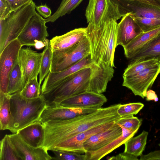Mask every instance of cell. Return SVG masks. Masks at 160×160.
<instances>
[{"mask_svg": "<svg viewBox=\"0 0 160 160\" xmlns=\"http://www.w3.org/2000/svg\"><path fill=\"white\" fill-rule=\"evenodd\" d=\"M120 104L101 108L88 114L63 121H50L43 124L45 137L42 147L47 150L58 143L93 127L115 121L120 117Z\"/></svg>", "mask_w": 160, "mask_h": 160, "instance_id": "6da1fadb", "label": "cell"}, {"mask_svg": "<svg viewBox=\"0 0 160 160\" xmlns=\"http://www.w3.org/2000/svg\"><path fill=\"white\" fill-rule=\"evenodd\" d=\"M118 26L117 21L112 19L99 27L88 24L86 28V36L89 43L91 58L95 63L104 62L115 67Z\"/></svg>", "mask_w": 160, "mask_h": 160, "instance_id": "7a4b0ae2", "label": "cell"}, {"mask_svg": "<svg viewBox=\"0 0 160 160\" xmlns=\"http://www.w3.org/2000/svg\"><path fill=\"white\" fill-rule=\"evenodd\" d=\"M10 116L7 129L13 133L40 121L42 112L48 106L43 96L28 98L20 93L11 95Z\"/></svg>", "mask_w": 160, "mask_h": 160, "instance_id": "3957f363", "label": "cell"}, {"mask_svg": "<svg viewBox=\"0 0 160 160\" xmlns=\"http://www.w3.org/2000/svg\"><path fill=\"white\" fill-rule=\"evenodd\" d=\"M90 67L72 74L50 91L41 94L49 106L58 105L64 100L87 91L91 75Z\"/></svg>", "mask_w": 160, "mask_h": 160, "instance_id": "277c9868", "label": "cell"}, {"mask_svg": "<svg viewBox=\"0 0 160 160\" xmlns=\"http://www.w3.org/2000/svg\"><path fill=\"white\" fill-rule=\"evenodd\" d=\"M36 7L32 1L0 20V53L9 43L17 39L36 12Z\"/></svg>", "mask_w": 160, "mask_h": 160, "instance_id": "5b68a950", "label": "cell"}, {"mask_svg": "<svg viewBox=\"0 0 160 160\" xmlns=\"http://www.w3.org/2000/svg\"><path fill=\"white\" fill-rule=\"evenodd\" d=\"M52 52L50 69L51 72L63 71L90 54L89 43L87 36L70 48Z\"/></svg>", "mask_w": 160, "mask_h": 160, "instance_id": "8992f818", "label": "cell"}, {"mask_svg": "<svg viewBox=\"0 0 160 160\" xmlns=\"http://www.w3.org/2000/svg\"><path fill=\"white\" fill-rule=\"evenodd\" d=\"M85 15L87 23L97 27L109 19L116 21L122 17L113 0H89Z\"/></svg>", "mask_w": 160, "mask_h": 160, "instance_id": "52a82bcc", "label": "cell"}, {"mask_svg": "<svg viewBox=\"0 0 160 160\" xmlns=\"http://www.w3.org/2000/svg\"><path fill=\"white\" fill-rule=\"evenodd\" d=\"M160 73V61L132 76L123 77L122 85L130 90L135 96L144 98Z\"/></svg>", "mask_w": 160, "mask_h": 160, "instance_id": "ba28073f", "label": "cell"}, {"mask_svg": "<svg viewBox=\"0 0 160 160\" xmlns=\"http://www.w3.org/2000/svg\"><path fill=\"white\" fill-rule=\"evenodd\" d=\"M45 19L35 12L17 39L22 46L34 47L38 41L45 42L49 34Z\"/></svg>", "mask_w": 160, "mask_h": 160, "instance_id": "9c48e42d", "label": "cell"}, {"mask_svg": "<svg viewBox=\"0 0 160 160\" xmlns=\"http://www.w3.org/2000/svg\"><path fill=\"white\" fill-rule=\"evenodd\" d=\"M22 46L16 39L9 43L0 53V91L4 93H7L9 76Z\"/></svg>", "mask_w": 160, "mask_h": 160, "instance_id": "30bf717a", "label": "cell"}, {"mask_svg": "<svg viewBox=\"0 0 160 160\" xmlns=\"http://www.w3.org/2000/svg\"><path fill=\"white\" fill-rule=\"evenodd\" d=\"M115 121L95 126L62 141L53 147L50 151H60L85 154L84 143L93 135L105 130L113 125Z\"/></svg>", "mask_w": 160, "mask_h": 160, "instance_id": "8fae6325", "label": "cell"}, {"mask_svg": "<svg viewBox=\"0 0 160 160\" xmlns=\"http://www.w3.org/2000/svg\"><path fill=\"white\" fill-rule=\"evenodd\" d=\"M113 0L117 4L122 17L129 13L133 18L160 19V8L158 7L135 0Z\"/></svg>", "mask_w": 160, "mask_h": 160, "instance_id": "7c38bea8", "label": "cell"}, {"mask_svg": "<svg viewBox=\"0 0 160 160\" xmlns=\"http://www.w3.org/2000/svg\"><path fill=\"white\" fill-rule=\"evenodd\" d=\"M42 55V52H37L29 48L22 47L20 50L17 61L26 84L38 77Z\"/></svg>", "mask_w": 160, "mask_h": 160, "instance_id": "4fadbf2b", "label": "cell"}, {"mask_svg": "<svg viewBox=\"0 0 160 160\" xmlns=\"http://www.w3.org/2000/svg\"><path fill=\"white\" fill-rule=\"evenodd\" d=\"M91 75L87 91L102 94L106 91L108 82L113 77L114 69L111 65L104 62L91 64Z\"/></svg>", "mask_w": 160, "mask_h": 160, "instance_id": "5bb4252c", "label": "cell"}, {"mask_svg": "<svg viewBox=\"0 0 160 160\" xmlns=\"http://www.w3.org/2000/svg\"><path fill=\"white\" fill-rule=\"evenodd\" d=\"M107 101V98L102 93L86 91L64 100L57 106L75 108L98 109L102 108Z\"/></svg>", "mask_w": 160, "mask_h": 160, "instance_id": "9a60e30c", "label": "cell"}, {"mask_svg": "<svg viewBox=\"0 0 160 160\" xmlns=\"http://www.w3.org/2000/svg\"><path fill=\"white\" fill-rule=\"evenodd\" d=\"M94 62L90 54L70 67L58 72H50L44 79L41 89V94L47 92L58 86L65 79L86 67H90Z\"/></svg>", "mask_w": 160, "mask_h": 160, "instance_id": "2e32d148", "label": "cell"}, {"mask_svg": "<svg viewBox=\"0 0 160 160\" xmlns=\"http://www.w3.org/2000/svg\"><path fill=\"white\" fill-rule=\"evenodd\" d=\"M98 110L48 106L41 114L40 121L43 124L50 121L66 120L93 112Z\"/></svg>", "mask_w": 160, "mask_h": 160, "instance_id": "e0dca14e", "label": "cell"}, {"mask_svg": "<svg viewBox=\"0 0 160 160\" xmlns=\"http://www.w3.org/2000/svg\"><path fill=\"white\" fill-rule=\"evenodd\" d=\"M21 160H50L52 157L43 148H35L26 143L17 133L9 135Z\"/></svg>", "mask_w": 160, "mask_h": 160, "instance_id": "ac0fdd59", "label": "cell"}, {"mask_svg": "<svg viewBox=\"0 0 160 160\" xmlns=\"http://www.w3.org/2000/svg\"><path fill=\"white\" fill-rule=\"evenodd\" d=\"M122 133L121 127L115 122L109 128L90 137L84 143V148L86 152L97 150L119 137Z\"/></svg>", "mask_w": 160, "mask_h": 160, "instance_id": "d6986e66", "label": "cell"}, {"mask_svg": "<svg viewBox=\"0 0 160 160\" xmlns=\"http://www.w3.org/2000/svg\"><path fill=\"white\" fill-rule=\"evenodd\" d=\"M142 32L134 18L129 13L126 14L118 23L117 46H126Z\"/></svg>", "mask_w": 160, "mask_h": 160, "instance_id": "ffe728a7", "label": "cell"}, {"mask_svg": "<svg viewBox=\"0 0 160 160\" xmlns=\"http://www.w3.org/2000/svg\"><path fill=\"white\" fill-rule=\"evenodd\" d=\"M86 36V28H77L62 35L55 36L49 42L52 51L64 50L73 47Z\"/></svg>", "mask_w": 160, "mask_h": 160, "instance_id": "44dd1931", "label": "cell"}, {"mask_svg": "<svg viewBox=\"0 0 160 160\" xmlns=\"http://www.w3.org/2000/svg\"><path fill=\"white\" fill-rule=\"evenodd\" d=\"M17 133L31 146L35 148L42 147L45 131L43 125L40 121L19 130Z\"/></svg>", "mask_w": 160, "mask_h": 160, "instance_id": "7402d4cb", "label": "cell"}, {"mask_svg": "<svg viewBox=\"0 0 160 160\" xmlns=\"http://www.w3.org/2000/svg\"><path fill=\"white\" fill-rule=\"evenodd\" d=\"M122 134L119 137L105 146L95 151H88L84 154L85 160H99L110 153L133 137L138 130L132 131L121 127Z\"/></svg>", "mask_w": 160, "mask_h": 160, "instance_id": "603a6c76", "label": "cell"}, {"mask_svg": "<svg viewBox=\"0 0 160 160\" xmlns=\"http://www.w3.org/2000/svg\"><path fill=\"white\" fill-rule=\"evenodd\" d=\"M160 33V27L141 33L128 44L123 47L126 57L130 60L144 45Z\"/></svg>", "mask_w": 160, "mask_h": 160, "instance_id": "cb8c5ba5", "label": "cell"}, {"mask_svg": "<svg viewBox=\"0 0 160 160\" xmlns=\"http://www.w3.org/2000/svg\"><path fill=\"white\" fill-rule=\"evenodd\" d=\"M154 58L160 59V33L144 45L130 60Z\"/></svg>", "mask_w": 160, "mask_h": 160, "instance_id": "d4e9b609", "label": "cell"}, {"mask_svg": "<svg viewBox=\"0 0 160 160\" xmlns=\"http://www.w3.org/2000/svg\"><path fill=\"white\" fill-rule=\"evenodd\" d=\"M148 135V132L143 131L138 135L130 138L124 144V152L137 157L141 156L145 148Z\"/></svg>", "mask_w": 160, "mask_h": 160, "instance_id": "484cf974", "label": "cell"}, {"mask_svg": "<svg viewBox=\"0 0 160 160\" xmlns=\"http://www.w3.org/2000/svg\"><path fill=\"white\" fill-rule=\"evenodd\" d=\"M26 84L17 61L9 76L7 94L12 95L16 93H20Z\"/></svg>", "mask_w": 160, "mask_h": 160, "instance_id": "4316f807", "label": "cell"}, {"mask_svg": "<svg viewBox=\"0 0 160 160\" xmlns=\"http://www.w3.org/2000/svg\"><path fill=\"white\" fill-rule=\"evenodd\" d=\"M0 160H21L12 142L9 135H6L0 142Z\"/></svg>", "mask_w": 160, "mask_h": 160, "instance_id": "83f0119b", "label": "cell"}, {"mask_svg": "<svg viewBox=\"0 0 160 160\" xmlns=\"http://www.w3.org/2000/svg\"><path fill=\"white\" fill-rule=\"evenodd\" d=\"M11 96L0 91V129L2 130L7 129L9 124Z\"/></svg>", "mask_w": 160, "mask_h": 160, "instance_id": "f1b7e54d", "label": "cell"}, {"mask_svg": "<svg viewBox=\"0 0 160 160\" xmlns=\"http://www.w3.org/2000/svg\"><path fill=\"white\" fill-rule=\"evenodd\" d=\"M83 0H62L56 11L50 17L45 19L46 22H53L59 18L70 13Z\"/></svg>", "mask_w": 160, "mask_h": 160, "instance_id": "f546056e", "label": "cell"}, {"mask_svg": "<svg viewBox=\"0 0 160 160\" xmlns=\"http://www.w3.org/2000/svg\"><path fill=\"white\" fill-rule=\"evenodd\" d=\"M160 61V59L152 58L131 61L124 70L123 77H127L153 65Z\"/></svg>", "mask_w": 160, "mask_h": 160, "instance_id": "4dcf8cb0", "label": "cell"}, {"mask_svg": "<svg viewBox=\"0 0 160 160\" xmlns=\"http://www.w3.org/2000/svg\"><path fill=\"white\" fill-rule=\"evenodd\" d=\"M52 53V50L49 42L42 52L39 73V83L40 86L43 80L50 72Z\"/></svg>", "mask_w": 160, "mask_h": 160, "instance_id": "1f68e13d", "label": "cell"}, {"mask_svg": "<svg viewBox=\"0 0 160 160\" xmlns=\"http://www.w3.org/2000/svg\"><path fill=\"white\" fill-rule=\"evenodd\" d=\"M41 86L38 77L29 81L20 92L22 95L28 98H38L41 95Z\"/></svg>", "mask_w": 160, "mask_h": 160, "instance_id": "d6a6232c", "label": "cell"}, {"mask_svg": "<svg viewBox=\"0 0 160 160\" xmlns=\"http://www.w3.org/2000/svg\"><path fill=\"white\" fill-rule=\"evenodd\" d=\"M144 106L143 103L140 102L120 104L117 112L121 117L133 115L138 114Z\"/></svg>", "mask_w": 160, "mask_h": 160, "instance_id": "836d02e7", "label": "cell"}, {"mask_svg": "<svg viewBox=\"0 0 160 160\" xmlns=\"http://www.w3.org/2000/svg\"><path fill=\"white\" fill-rule=\"evenodd\" d=\"M115 122L121 127L134 131L138 130L142 123V120L133 115L120 117Z\"/></svg>", "mask_w": 160, "mask_h": 160, "instance_id": "e575fe53", "label": "cell"}, {"mask_svg": "<svg viewBox=\"0 0 160 160\" xmlns=\"http://www.w3.org/2000/svg\"><path fill=\"white\" fill-rule=\"evenodd\" d=\"M133 18L143 32L149 31L160 27V19L147 18Z\"/></svg>", "mask_w": 160, "mask_h": 160, "instance_id": "d590c367", "label": "cell"}, {"mask_svg": "<svg viewBox=\"0 0 160 160\" xmlns=\"http://www.w3.org/2000/svg\"><path fill=\"white\" fill-rule=\"evenodd\" d=\"M52 151L54 155L52 157V160H85L84 154L82 155L78 153L58 150Z\"/></svg>", "mask_w": 160, "mask_h": 160, "instance_id": "8d00e7d4", "label": "cell"}, {"mask_svg": "<svg viewBox=\"0 0 160 160\" xmlns=\"http://www.w3.org/2000/svg\"><path fill=\"white\" fill-rule=\"evenodd\" d=\"M12 11L11 6L7 0H0V20L5 18Z\"/></svg>", "mask_w": 160, "mask_h": 160, "instance_id": "74e56055", "label": "cell"}, {"mask_svg": "<svg viewBox=\"0 0 160 160\" xmlns=\"http://www.w3.org/2000/svg\"><path fill=\"white\" fill-rule=\"evenodd\" d=\"M109 160H138L137 157L127 152H124L114 156L109 157L107 158Z\"/></svg>", "mask_w": 160, "mask_h": 160, "instance_id": "f35d334b", "label": "cell"}, {"mask_svg": "<svg viewBox=\"0 0 160 160\" xmlns=\"http://www.w3.org/2000/svg\"><path fill=\"white\" fill-rule=\"evenodd\" d=\"M36 9L39 14L44 18H47L51 16V11L46 4L36 6Z\"/></svg>", "mask_w": 160, "mask_h": 160, "instance_id": "ab89813d", "label": "cell"}, {"mask_svg": "<svg viewBox=\"0 0 160 160\" xmlns=\"http://www.w3.org/2000/svg\"><path fill=\"white\" fill-rule=\"evenodd\" d=\"M9 3L12 11L16 10L32 0H7Z\"/></svg>", "mask_w": 160, "mask_h": 160, "instance_id": "60d3db41", "label": "cell"}, {"mask_svg": "<svg viewBox=\"0 0 160 160\" xmlns=\"http://www.w3.org/2000/svg\"><path fill=\"white\" fill-rule=\"evenodd\" d=\"M140 160H160V150H156L146 155H142Z\"/></svg>", "mask_w": 160, "mask_h": 160, "instance_id": "b9f144b4", "label": "cell"}, {"mask_svg": "<svg viewBox=\"0 0 160 160\" xmlns=\"http://www.w3.org/2000/svg\"><path fill=\"white\" fill-rule=\"evenodd\" d=\"M157 97L155 92L152 90L149 89L146 92L145 97L147 101H154L155 98Z\"/></svg>", "mask_w": 160, "mask_h": 160, "instance_id": "7bdbcfd3", "label": "cell"}, {"mask_svg": "<svg viewBox=\"0 0 160 160\" xmlns=\"http://www.w3.org/2000/svg\"><path fill=\"white\" fill-rule=\"evenodd\" d=\"M135 0L147 3L160 8V0Z\"/></svg>", "mask_w": 160, "mask_h": 160, "instance_id": "ee69618b", "label": "cell"}, {"mask_svg": "<svg viewBox=\"0 0 160 160\" xmlns=\"http://www.w3.org/2000/svg\"><path fill=\"white\" fill-rule=\"evenodd\" d=\"M48 39L45 42L38 41L35 44L34 48L40 50L46 47L49 43Z\"/></svg>", "mask_w": 160, "mask_h": 160, "instance_id": "f6af8a7d", "label": "cell"}, {"mask_svg": "<svg viewBox=\"0 0 160 160\" xmlns=\"http://www.w3.org/2000/svg\"><path fill=\"white\" fill-rule=\"evenodd\" d=\"M159 146L160 147V143L158 144Z\"/></svg>", "mask_w": 160, "mask_h": 160, "instance_id": "bcb514c9", "label": "cell"}]
</instances>
